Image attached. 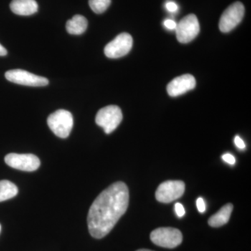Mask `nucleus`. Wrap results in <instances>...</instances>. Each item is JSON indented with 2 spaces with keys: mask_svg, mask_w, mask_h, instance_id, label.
Instances as JSON below:
<instances>
[{
  "mask_svg": "<svg viewBox=\"0 0 251 251\" xmlns=\"http://www.w3.org/2000/svg\"><path fill=\"white\" fill-rule=\"evenodd\" d=\"M47 122L54 135L60 138H67L74 126V117L67 110H58L49 115Z\"/></svg>",
  "mask_w": 251,
  "mask_h": 251,
  "instance_id": "obj_2",
  "label": "nucleus"
},
{
  "mask_svg": "<svg viewBox=\"0 0 251 251\" xmlns=\"http://www.w3.org/2000/svg\"><path fill=\"white\" fill-rule=\"evenodd\" d=\"M234 143H235L237 148L240 149V150H244V149L246 148L244 140H243L239 135H237V136H235V138H234Z\"/></svg>",
  "mask_w": 251,
  "mask_h": 251,
  "instance_id": "obj_21",
  "label": "nucleus"
},
{
  "mask_svg": "<svg viewBox=\"0 0 251 251\" xmlns=\"http://www.w3.org/2000/svg\"><path fill=\"white\" fill-rule=\"evenodd\" d=\"M136 251H153L148 250V249H140V250H138Z\"/></svg>",
  "mask_w": 251,
  "mask_h": 251,
  "instance_id": "obj_24",
  "label": "nucleus"
},
{
  "mask_svg": "<svg viewBox=\"0 0 251 251\" xmlns=\"http://www.w3.org/2000/svg\"><path fill=\"white\" fill-rule=\"evenodd\" d=\"M222 158L224 161L230 165H234L236 162L235 158L230 153H226V154L223 155Z\"/></svg>",
  "mask_w": 251,
  "mask_h": 251,
  "instance_id": "obj_20",
  "label": "nucleus"
},
{
  "mask_svg": "<svg viewBox=\"0 0 251 251\" xmlns=\"http://www.w3.org/2000/svg\"><path fill=\"white\" fill-rule=\"evenodd\" d=\"M196 85V80L195 77L190 74H185L173 79L168 84L167 91L171 97H178L188 91L193 90Z\"/></svg>",
  "mask_w": 251,
  "mask_h": 251,
  "instance_id": "obj_11",
  "label": "nucleus"
},
{
  "mask_svg": "<svg viewBox=\"0 0 251 251\" xmlns=\"http://www.w3.org/2000/svg\"><path fill=\"white\" fill-rule=\"evenodd\" d=\"M111 4V0H89L91 9L95 14H100L105 12Z\"/></svg>",
  "mask_w": 251,
  "mask_h": 251,
  "instance_id": "obj_16",
  "label": "nucleus"
},
{
  "mask_svg": "<svg viewBox=\"0 0 251 251\" xmlns=\"http://www.w3.org/2000/svg\"><path fill=\"white\" fill-rule=\"evenodd\" d=\"M166 8L168 11L172 13L176 12V11H177L178 9H179L177 4L173 1H169L166 2Z\"/></svg>",
  "mask_w": 251,
  "mask_h": 251,
  "instance_id": "obj_19",
  "label": "nucleus"
},
{
  "mask_svg": "<svg viewBox=\"0 0 251 251\" xmlns=\"http://www.w3.org/2000/svg\"><path fill=\"white\" fill-rule=\"evenodd\" d=\"M133 46V38L128 33L119 34L104 49L106 57L111 59L120 58L130 52Z\"/></svg>",
  "mask_w": 251,
  "mask_h": 251,
  "instance_id": "obj_9",
  "label": "nucleus"
},
{
  "mask_svg": "<svg viewBox=\"0 0 251 251\" xmlns=\"http://www.w3.org/2000/svg\"><path fill=\"white\" fill-rule=\"evenodd\" d=\"M0 232H1V225H0Z\"/></svg>",
  "mask_w": 251,
  "mask_h": 251,
  "instance_id": "obj_25",
  "label": "nucleus"
},
{
  "mask_svg": "<svg viewBox=\"0 0 251 251\" xmlns=\"http://www.w3.org/2000/svg\"><path fill=\"white\" fill-rule=\"evenodd\" d=\"M163 25H164L166 29H169V30H175V29H176L177 23L173 21V20L167 19L163 23Z\"/></svg>",
  "mask_w": 251,
  "mask_h": 251,
  "instance_id": "obj_17",
  "label": "nucleus"
},
{
  "mask_svg": "<svg viewBox=\"0 0 251 251\" xmlns=\"http://www.w3.org/2000/svg\"><path fill=\"white\" fill-rule=\"evenodd\" d=\"M176 39L181 44H188L193 41L200 32V24L196 15L185 16L176 25Z\"/></svg>",
  "mask_w": 251,
  "mask_h": 251,
  "instance_id": "obj_6",
  "label": "nucleus"
},
{
  "mask_svg": "<svg viewBox=\"0 0 251 251\" xmlns=\"http://www.w3.org/2000/svg\"><path fill=\"white\" fill-rule=\"evenodd\" d=\"M129 203V191L122 181L114 183L99 194L92 203L87 216L91 235L102 239L113 229L125 214Z\"/></svg>",
  "mask_w": 251,
  "mask_h": 251,
  "instance_id": "obj_1",
  "label": "nucleus"
},
{
  "mask_svg": "<svg viewBox=\"0 0 251 251\" xmlns=\"http://www.w3.org/2000/svg\"><path fill=\"white\" fill-rule=\"evenodd\" d=\"M184 181H166L159 185L156 191V198L158 202L170 203L179 199L184 195Z\"/></svg>",
  "mask_w": 251,
  "mask_h": 251,
  "instance_id": "obj_8",
  "label": "nucleus"
},
{
  "mask_svg": "<svg viewBox=\"0 0 251 251\" xmlns=\"http://www.w3.org/2000/svg\"><path fill=\"white\" fill-rule=\"evenodd\" d=\"M245 13V8L242 3L237 1L231 4L225 10L220 18L219 29L222 32L227 33L232 31L242 22Z\"/></svg>",
  "mask_w": 251,
  "mask_h": 251,
  "instance_id": "obj_5",
  "label": "nucleus"
},
{
  "mask_svg": "<svg viewBox=\"0 0 251 251\" xmlns=\"http://www.w3.org/2000/svg\"><path fill=\"white\" fill-rule=\"evenodd\" d=\"M17 186L8 180L0 181V202L11 199L17 196Z\"/></svg>",
  "mask_w": 251,
  "mask_h": 251,
  "instance_id": "obj_15",
  "label": "nucleus"
},
{
  "mask_svg": "<svg viewBox=\"0 0 251 251\" xmlns=\"http://www.w3.org/2000/svg\"><path fill=\"white\" fill-rule=\"evenodd\" d=\"M197 207L198 211L201 213H204L205 211V203L202 198H199L197 200Z\"/></svg>",
  "mask_w": 251,
  "mask_h": 251,
  "instance_id": "obj_22",
  "label": "nucleus"
},
{
  "mask_svg": "<svg viewBox=\"0 0 251 251\" xmlns=\"http://www.w3.org/2000/svg\"><path fill=\"white\" fill-rule=\"evenodd\" d=\"M7 54V50L4 46L0 44V56H5Z\"/></svg>",
  "mask_w": 251,
  "mask_h": 251,
  "instance_id": "obj_23",
  "label": "nucleus"
},
{
  "mask_svg": "<svg viewBox=\"0 0 251 251\" xmlns=\"http://www.w3.org/2000/svg\"><path fill=\"white\" fill-rule=\"evenodd\" d=\"M122 119L121 109L117 105H108L97 112L96 123L103 128L106 134H110L119 126Z\"/></svg>",
  "mask_w": 251,
  "mask_h": 251,
  "instance_id": "obj_3",
  "label": "nucleus"
},
{
  "mask_svg": "<svg viewBox=\"0 0 251 251\" xmlns=\"http://www.w3.org/2000/svg\"><path fill=\"white\" fill-rule=\"evenodd\" d=\"M88 22L84 16L75 15L72 19L69 20L66 25L68 33L74 35L83 34L87 29Z\"/></svg>",
  "mask_w": 251,
  "mask_h": 251,
  "instance_id": "obj_14",
  "label": "nucleus"
},
{
  "mask_svg": "<svg viewBox=\"0 0 251 251\" xmlns=\"http://www.w3.org/2000/svg\"><path fill=\"white\" fill-rule=\"evenodd\" d=\"M4 161L11 168L26 172L35 171L41 165L39 158L31 153H9L5 156Z\"/></svg>",
  "mask_w": 251,
  "mask_h": 251,
  "instance_id": "obj_7",
  "label": "nucleus"
},
{
  "mask_svg": "<svg viewBox=\"0 0 251 251\" xmlns=\"http://www.w3.org/2000/svg\"><path fill=\"white\" fill-rule=\"evenodd\" d=\"M10 8L15 14L31 16L37 12L39 6L35 0H13Z\"/></svg>",
  "mask_w": 251,
  "mask_h": 251,
  "instance_id": "obj_12",
  "label": "nucleus"
},
{
  "mask_svg": "<svg viewBox=\"0 0 251 251\" xmlns=\"http://www.w3.org/2000/svg\"><path fill=\"white\" fill-rule=\"evenodd\" d=\"M175 211H176V214L178 217L181 218L184 216L185 209L181 203L178 202L175 204Z\"/></svg>",
  "mask_w": 251,
  "mask_h": 251,
  "instance_id": "obj_18",
  "label": "nucleus"
},
{
  "mask_svg": "<svg viewBox=\"0 0 251 251\" xmlns=\"http://www.w3.org/2000/svg\"><path fill=\"white\" fill-rule=\"evenodd\" d=\"M233 205L231 203L226 204L216 214L211 216L208 220V224L213 227H219L228 223Z\"/></svg>",
  "mask_w": 251,
  "mask_h": 251,
  "instance_id": "obj_13",
  "label": "nucleus"
},
{
  "mask_svg": "<svg viewBox=\"0 0 251 251\" xmlns=\"http://www.w3.org/2000/svg\"><path fill=\"white\" fill-rule=\"evenodd\" d=\"M150 239L158 247L174 249L181 244L182 234L179 229L173 227H159L150 234Z\"/></svg>",
  "mask_w": 251,
  "mask_h": 251,
  "instance_id": "obj_4",
  "label": "nucleus"
},
{
  "mask_svg": "<svg viewBox=\"0 0 251 251\" xmlns=\"http://www.w3.org/2000/svg\"><path fill=\"white\" fill-rule=\"evenodd\" d=\"M6 80L14 83L31 87H44L49 85V81L44 77L36 75L22 69H14L5 73Z\"/></svg>",
  "mask_w": 251,
  "mask_h": 251,
  "instance_id": "obj_10",
  "label": "nucleus"
}]
</instances>
